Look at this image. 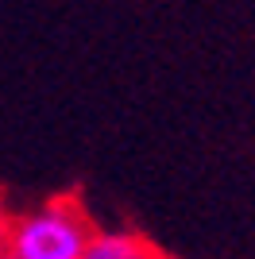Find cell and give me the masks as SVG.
Returning <instances> with one entry per match:
<instances>
[{
  "instance_id": "obj_3",
  "label": "cell",
  "mask_w": 255,
  "mask_h": 259,
  "mask_svg": "<svg viewBox=\"0 0 255 259\" xmlns=\"http://www.w3.org/2000/svg\"><path fill=\"white\" fill-rule=\"evenodd\" d=\"M8 228H12V225H8V221H4V213H0V248L8 244Z\"/></svg>"
},
{
  "instance_id": "obj_1",
  "label": "cell",
  "mask_w": 255,
  "mask_h": 259,
  "mask_svg": "<svg viewBox=\"0 0 255 259\" xmlns=\"http://www.w3.org/2000/svg\"><path fill=\"white\" fill-rule=\"evenodd\" d=\"M89 236V225L74 209L51 205L8 228V251L12 259H81Z\"/></svg>"
},
{
  "instance_id": "obj_2",
  "label": "cell",
  "mask_w": 255,
  "mask_h": 259,
  "mask_svg": "<svg viewBox=\"0 0 255 259\" xmlns=\"http://www.w3.org/2000/svg\"><path fill=\"white\" fill-rule=\"evenodd\" d=\"M81 259H151V255L132 236H89Z\"/></svg>"
}]
</instances>
